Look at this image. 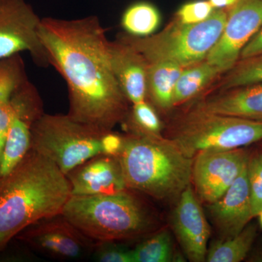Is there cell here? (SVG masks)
Listing matches in <instances>:
<instances>
[{
	"label": "cell",
	"mask_w": 262,
	"mask_h": 262,
	"mask_svg": "<svg viewBox=\"0 0 262 262\" xmlns=\"http://www.w3.org/2000/svg\"><path fill=\"white\" fill-rule=\"evenodd\" d=\"M13 116V106L10 101L0 100V161L3 156L5 141Z\"/></svg>",
	"instance_id": "obj_28"
},
{
	"label": "cell",
	"mask_w": 262,
	"mask_h": 262,
	"mask_svg": "<svg viewBox=\"0 0 262 262\" xmlns=\"http://www.w3.org/2000/svg\"><path fill=\"white\" fill-rule=\"evenodd\" d=\"M41 20L26 0H0V58L28 52L39 67L50 66L39 37Z\"/></svg>",
	"instance_id": "obj_9"
},
{
	"label": "cell",
	"mask_w": 262,
	"mask_h": 262,
	"mask_svg": "<svg viewBox=\"0 0 262 262\" xmlns=\"http://www.w3.org/2000/svg\"><path fill=\"white\" fill-rule=\"evenodd\" d=\"M13 116L0 161V178L10 173L28 154L35 122L44 115L42 98L28 80L11 98Z\"/></svg>",
	"instance_id": "obj_10"
},
{
	"label": "cell",
	"mask_w": 262,
	"mask_h": 262,
	"mask_svg": "<svg viewBox=\"0 0 262 262\" xmlns=\"http://www.w3.org/2000/svg\"><path fill=\"white\" fill-rule=\"evenodd\" d=\"M160 15L156 7L147 2L130 5L121 19L122 29L127 34L136 37L151 35L159 27Z\"/></svg>",
	"instance_id": "obj_21"
},
{
	"label": "cell",
	"mask_w": 262,
	"mask_h": 262,
	"mask_svg": "<svg viewBox=\"0 0 262 262\" xmlns=\"http://www.w3.org/2000/svg\"><path fill=\"white\" fill-rule=\"evenodd\" d=\"M39 34L50 65L67 82V115L98 130L112 131L126 115L129 101L114 74L110 42L99 18H42Z\"/></svg>",
	"instance_id": "obj_1"
},
{
	"label": "cell",
	"mask_w": 262,
	"mask_h": 262,
	"mask_svg": "<svg viewBox=\"0 0 262 262\" xmlns=\"http://www.w3.org/2000/svg\"><path fill=\"white\" fill-rule=\"evenodd\" d=\"M248 179L253 218L262 211V151L249 155Z\"/></svg>",
	"instance_id": "obj_25"
},
{
	"label": "cell",
	"mask_w": 262,
	"mask_h": 262,
	"mask_svg": "<svg viewBox=\"0 0 262 262\" xmlns=\"http://www.w3.org/2000/svg\"><path fill=\"white\" fill-rule=\"evenodd\" d=\"M106 133L68 115L45 113L33 126L31 149L51 160L67 175L90 158L102 154L101 141Z\"/></svg>",
	"instance_id": "obj_7"
},
{
	"label": "cell",
	"mask_w": 262,
	"mask_h": 262,
	"mask_svg": "<svg viewBox=\"0 0 262 262\" xmlns=\"http://www.w3.org/2000/svg\"><path fill=\"white\" fill-rule=\"evenodd\" d=\"M184 69L171 61L148 63V97L157 106L168 110L173 106L174 90Z\"/></svg>",
	"instance_id": "obj_18"
},
{
	"label": "cell",
	"mask_w": 262,
	"mask_h": 262,
	"mask_svg": "<svg viewBox=\"0 0 262 262\" xmlns=\"http://www.w3.org/2000/svg\"><path fill=\"white\" fill-rule=\"evenodd\" d=\"M115 241L96 242L91 258L99 262H134L133 249H127Z\"/></svg>",
	"instance_id": "obj_26"
},
{
	"label": "cell",
	"mask_w": 262,
	"mask_h": 262,
	"mask_svg": "<svg viewBox=\"0 0 262 262\" xmlns=\"http://www.w3.org/2000/svg\"><path fill=\"white\" fill-rule=\"evenodd\" d=\"M257 216H258V219H259L260 225H261V227H262V211L258 213Z\"/></svg>",
	"instance_id": "obj_32"
},
{
	"label": "cell",
	"mask_w": 262,
	"mask_h": 262,
	"mask_svg": "<svg viewBox=\"0 0 262 262\" xmlns=\"http://www.w3.org/2000/svg\"><path fill=\"white\" fill-rule=\"evenodd\" d=\"M61 213L96 242L138 238L155 227L149 208L130 189L100 195H71Z\"/></svg>",
	"instance_id": "obj_4"
},
{
	"label": "cell",
	"mask_w": 262,
	"mask_h": 262,
	"mask_svg": "<svg viewBox=\"0 0 262 262\" xmlns=\"http://www.w3.org/2000/svg\"><path fill=\"white\" fill-rule=\"evenodd\" d=\"M260 55H262V26L243 48L239 55V60L253 58Z\"/></svg>",
	"instance_id": "obj_30"
},
{
	"label": "cell",
	"mask_w": 262,
	"mask_h": 262,
	"mask_svg": "<svg viewBox=\"0 0 262 262\" xmlns=\"http://www.w3.org/2000/svg\"><path fill=\"white\" fill-rule=\"evenodd\" d=\"M101 144L102 154L117 157L121 151L123 145V136H120L110 131L103 135Z\"/></svg>",
	"instance_id": "obj_29"
},
{
	"label": "cell",
	"mask_w": 262,
	"mask_h": 262,
	"mask_svg": "<svg viewBox=\"0 0 262 262\" xmlns=\"http://www.w3.org/2000/svg\"><path fill=\"white\" fill-rule=\"evenodd\" d=\"M71 195L65 174L30 149L12 171L0 178V252L29 225L61 213Z\"/></svg>",
	"instance_id": "obj_2"
},
{
	"label": "cell",
	"mask_w": 262,
	"mask_h": 262,
	"mask_svg": "<svg viewBox=\"0 0 262 262\" xmlns=\"http://www.w3.org/2000/svg\"><path fill=\"white\" fill-rule=\"evenodd\" d=\"M71 194L77 196L113 194L127 189L117 157L99 154L66 175Z\"/></svg>",
	"instance_id": "obj_13"
},
{
	"label": "cell",
	"mask_w": 262,
	"mask_h": 262,
	"mask_svg": "<svg viewBox=\"0 0 262 262\" xmlns=\"http://www.w3.org/2000/svg\"><path fill=\"white\" fill-rule=\"evenodd\" d=\"M173 227L189 261H206L209 225L191 185L179 198L174 211Z\"/></svg>",
	"instance_id": "obj_14"
},
{
	"label": "cell",
	"mask_w": 262,
	"mask_h": 262,
	"mask_svg": "<svg viewBox=\"0 0 262 262\" xmlns=\"http://www.w3.org/2000/svg\"><path fill=\"white\" fill-rule=\"evenodd\" d=\"M262 26V0H237L227 10L225 29L206 60L221 72L239 60L243 48Z\"/></svg>",
	"instance_id": "obj_11"
},
{
	"label": "cell",
	"mask_w": 262,
	"mask_h": 262,
	"mask_svg": "<svg viewBox=\"0 0 262 262\" xmlns=\"http://www.w3.org/2000/svg\"><path fill=\"white\" fill-rule=\"evenodd\" d=\"M114 74L127 101L132 104L148 97V62L137 50L119 38L110 43Z\"/></svg>",
	"instance_id": "obj_16"
},
{
	"label": "cell",
	"mask_w": 262,
	"mask_h": 262,
	"mask_svg": "<svg viewBox=\"0 0 262 262\" xmlns=\"http://www.w3.org/2000/svg\"><path fill=\"white\" fill-rule=\"evenodd\" d=\"M198 106L208 113L262 121V82L227 90Z\"/></svg>",
	"instance_id": "obj_17"
},
{
	"label": "cell",
	"mask_w": 262,
	"mask_h": 262,
	"mask_svg": "<svg viewBox=\"0 0 262 262\" xmlns=\"http://www.w3.org/2000/svg\"><path fill=\"white\" fill-rule=\"evenodd\" d=\"M214 9H227L230 8L237 0H208Z\"/></svg>",
	"instance_id": "obj_31"
},
{
	"label": "cell",
	"mask_w": 262,
	"mask_h": 262,
	"mask_svg": "<svg viewBox=\"0 0 262 262\" xmlns=\"http://www.w3.org/2000/svg\"><path fill=\"white\" fill-rule=\"evenodd\" d=\"M257 236V227L248 224L238 234L213 245L207 252L208 262H239L251 251Z\"/></svg>",
	"instance_id": "obj_20"
},
{
	"label": "cell",
	"mask_w": 262,
	"mask_h": 262,
	"mask_svg": "<svg viewBox=\"0 0 262 262\" xmlns=\"http://www.w3.org/2000/svg\"><path fill=\"white\" fill-rule=\"evenodd\" d=\"M223 81V89H234L247 84L262 82V55L239 60L228 71Z\"/></svg>",
	"instance_id": "obj_24"
},
{
	"label": "cell",
	"mask_w": 262,
	"mask_h": 262,
	"mask_svg": "<svg viewBox=\"0 0 262 262\" xmlns=\"http://www.w3.org/2000/svg\"><path fill=\"white\" fill-rule=\"evenodd\" d=\"M122 122L131 135L161 136V122L147 100L133 104Z\"/></svg>",
	"instance_id": "obj_22"
},
{
	"label": "cell",
	"mask_w": 262,
	"mask_h": 262,
	"mask_svg": "<svg viewBox=\"0 0 262 262\" xmlns=\"http://www.w3.org/2000/svg\"><path fill=\"white\" fill-rule=\"evenodd\" d=\"M221 73L216 67L206 59L184 68L174 90L173 106L195 96Z\"/></svg>",
	"instance_id": "obj_19"
},
{
	"label": "cell",
	"mask_w": 262,
	"mask_h": 262,
	"mask_svg": "<svg viewBox=\"0 0 262 262\" xmlns=\"http://www.w3.org/2000/svg\"><path fill=\"white\" fill-rule=\"evenodd\" d=\"M173 141L188 158L203 151H225L262 141V121L203 111L196 108L172 134Z\"/></svg>",
	"instance_id": "obj_6"
},
{
	"label": "cell",
	"mask_w": 262,
	"mask_h": 262,
	"mask_svg": "<svg viewBox=\"0 0 262 262\" xmlns=\"http://www.w3.org/2000/svg\"><path fill=\"white\" fill-rule=\"evenodd\" d=\"M250 153L244 147L225 151H203L193 158L192 182L202 201L220 199L246 168Z\"/></svg>",
	"instance_id": "obj_12"
},
{
	"label": "cell",
	"mask_w": 262,
	"mask_h": 262,
	"mask_svg": "<svg viewBox=\"0 0 262 262\" xmlns=\"http://www.w3.org/2000/svg\"><path fill=\"white\" fill-rule=\"evenodd\" d=\"M247 166L225 194L210 204L212 219L225 238L238 234L253 219Z\"/></svg>",
	"instance_id": "obj_15"
},
{
	"label": "cell",
	"mask_w": 262,
	"mask_h": 262,
	"mask_svg": "<svg viewBox=\"0 0 262 262\" xmlns=\"http://www.w3.org/2000/svg\"><path fill=\"white\" fill-rule=\"evenodd\" d=\"M127 189L157 200L179 198L192 182L193 158L162 136H123L117 155Z\"/></svg>",
	"instance_id": "obj_3"
},
{
	"label": "cell",
	"mask_w": 262,
	"mask_h": 262,
	"mask_svg": "<svg viewBox=\"0 0 262 262\" xmlns=\"http://www.w3.org/2000/svg\"><path fill=\"white\" fill-rule=\"evenodd\" d=\"M15 239L39 254L61 261L91 258L96 244L61 213L37 221Z\"/></svg>",
	"instance_id": "obj_8"
},
{
	"label": "cell",
	"mask_w": 262,
	"mask_h": 262,
	"mask_svg": "<svg viewBox=\"0 0 262 262\" xmlns=\"http://www.w3.org/2000/svg\"><path fill=\"white\" fill-rule=\"evenodd\" d=\"M227 9H215L203 21L184 24L174 19L158 34L146 37L124 34L120 39L142 54L148 63L171 61L186 68L206 59L223 32Z\"/></svg>",
	"instance_id": "obj_5"
},
{
	"label": "cell",
	"mask_w": 262,
	"mask_h": 262,
	"mask_svg": "<svg viewBox=\"0 0 262 262\" xmlns=\"http://www.w3.org/2000/svg\"><path fill=\"white\" fill-rule=\"evenodd\" d=\"M214 10L208 0L189 2L179 8L176 19L184 24L200 23L208 18Z\"/></svg>",
	"instance_id": "obj_27"
},
{
	"label": "cell",
	"mask_w": 262,
	"mask_h": 262,
	"mask_svg": "<svg viewBox=\"0 0 262 262\" xmlns=\"http://www.w3.org/2000/svg\"><path fill=\"white\" fill-rule=\"evenodd\" d=\"M173 244L167 231L151 236L133 249L134 262H169L173 258Z\"/></svg>",
	"instance_id": "obj_23"
}]
</instances>
